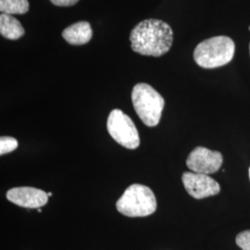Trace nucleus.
<instances>
[{
    "mask_svg": "<svg viewBox=\"0 0 250 250\" xmlns=\"http://www.w3.org/2000/svg\"><path fill=\"white\" fill-rule=\"evenodd\" d=\"M51 3L59 7H70L75 5L79 0H50Z\"/></svg>",
    "mask_w": 250,
    "mask_h": 250,
    "instance_id": "14",
    "label": "nucleus"
},
{
    "mask_svg": "<svg viewBox=\"0 0 250 250\" xmlns=\"http://www.w3.org/2000/svg\"><path fill=\"white\" fill-rule=\"evenodd\" d=\"M62 36L71 45H84L91 40L93 31L89 22L79 21L67 27L62 32Z\"/></svg>",
    "mask_w": 250,
    "mask_h": 250,
    "instance_id": "9",
    "label": "nucleus"
},
{
    "mask_svg": "<svg viewBox=\"0 0 250 250\" xmlns=\"http://www.w3.org/2000/svg\"><path fill=\"white\" fill-rule=\"evenodd\" d=\"M37 210H38V212H42V209H41V208H38Z\"/></svg>",
    "mask_w": 250,
    "mask_h": 250,
    "instance_id": "16",
    "label": "nucleus"
},
{
    "mask_svg": "<svg viewBox=\"0 0 250 250\" xmlns=\"http://www.w3.org/2000/svg\"><path fill=\"white\" fill-rule=\"evenodd\" d=\"M117 210L127 217H146L157 209V200L151 189L134 184L125 191L116 203Z\"/></svg>",
    "mask_w": 250,
    "mask_h": 250,
    "instance_id": "4",
    "label": "nucleus"
},
{
    "mask_svg": "<svg viewBox=\"0 0 250 250\" xmlns=\"http://www.w3.org/2000/svg\"><path fill=\"white\" fill-rule=\"evenodd\" d=\"M47 195H48V197H52V193L51 192H49Z\"/></svg>",
    "mask_w": 250,
    "mask_h": 250,
    "instance_id": "15",
    "label": "nucleus"
},
{
    "mask_svg": "<svg viewBox=\"0 0 250 250\" xmlns=\"http://www.w3.org/2000/svg\"><path fill=\"white\" fill-rule=\"evenodd\" d=\"M0 10L5 14H24L29 10L28 0H0Z\"/></svg>",
    "mask_w": 250,
    "mask_h": 250,
    "instance_id": "11",
    "label": "nucleus"
},
{
    "mask_svg": "<svg viewBox=\"0 0 250 250\" xmlns=\"http://www.w3.org/2000/svg\"><path fill=\"white\" fill-rule=\"evenodd\" d=\"M249 174H250V170H249Z\"/></svg>",
    "mask_w": 250,
    "mask_h": 250,
    "instance_id": "17",
    "label": "nucleus"
},
{
    "mask_svg": "<svg viewBox=\"0 0 250 250\" xmlns=\"http://www.w3.org/2000/svg\"><path fill=\"white\" fill-rule=\"evenodd\" d=\"M235 242L242 250H250V230L244 231L237 234Z\"/></svg>",
    "mask_w": 250,
    "mask_h": 250,
    "instance_id": "13",
    "label": "nucleus"
},
{
    "mask_svg": "<svg viewBox=\"0 0 250 250\" xmlns=\"http://www.w3.org/2000/svg\"><path fill=\"white\" fill-rule=\"evenodd\" d=\"M132 102L136 114L145 125L148 127L159 125L165 101L151 85L145 83L135 84L132 91Z\"/></svg>",
    "mask_w": 250,
    "mask_h": 250,
    "instance_id": "3",
    "label": "nucleus"
},
{
    "mask_svg": "<svg viewBox=\"0 0 250 250\" xmlns=\"http://www.w3.org/2000/svg\"><path fill=\"white\" fill-rule=\"evenodd\" d=\"M223 155L203 146H197L191 152L187 160L188 169L193 172L212 174L220 170L223 164Z\"/></svg>",
    "mask_w": 250,
    "mask_h": 250,
    "instance_id": "6",
    "label": "nucleus"
},
{
    "mask_svg": "<svg viewBox=\"0 0 250 250\" xmlns=\"http://www.w3.org/2000/svg\"><path fill=\"white\" fill-rule=\"evenodd\" d=\"M182 181L188 194L196 199L216 196L221 191L220 185L214 179L203 173L193 171L185 172L182 176Z\"/></svg>",
    "mask_w": 250,
    "mask_h": 250,
    "instance_id": "7",
    "label": "nucleus"
},
{
    "mask_svg": "<svg viewBox=\"0 0 250 250\" xmlns=\"http://www.w3.org/2000/svg\"><path fill=\"white\" fill-rule=\"evenodd\" d=\"M235 45L227 36H215L197 45L194 60L198 66L214 69L230 62L234 56Z\"/></svg>",
    "mask_w": 250,
    "mask_h": 250,
    "instance_id": "2",
    "label": "nucleus"
},
{
    "mask_svg": "<svg viewBox=\"0 0 250 250\" xmlns=\"http://www.w3.org/2000/svg\"><path fill=\"white\" fill-rule=\"evenodd\" d=\"M0 34L7 39L17 40L24 36L25 31L17 19L2 13L0 15Z\"/></svg>",
    "mask_w": 250,
    "mask_h": 250,
    "instance_id": "10",
    "label": "nucleus"
},
{
    "mask_svg": "<svg viewBox=\"0 0 250 250\" xmlns=\"http://www.w3.org/2000/svg\"><path fill=\"white\" fill-rule=\"evenodd\" d=\"M107 132L117 143L128 149H135L140 145L138 131L134 122L121 109H113L107 117Z\"/></svg>",
    "mask_w": 250,
    "mask_h": 250,
    "instance_id": "5",
    "label": "nucleus"
},
{
    "mask_svg": "<svg viewBox=\"0 0 250 250\" xmlns=\"http://www.w3.org/2000/svg\"><path fill=\"white\" fill-rule=\"evenodd\" d=\"M17 139L10 136H1L0 138V155L3 156L14 151L18 147Z\"/></svg>",
    "mask_w": 250,
    "mask_h": 250,
    "instance_id": "12",
    "label": "nucleus"
},
{
    "mask_svg": "<svg viewBox=\"0 0 250 250\" xmlns=\"http://www.w3.org/2000/svg\"><path fill=\"white\" fill-rule=\"evenodd\" d=\"M132 49L144 56L160 57L170 50L173 32L170 25L160 20H145L130 34Z\"/></svg>",
    "mask_w": 250,
    "mask_h": 250,
    "instance_id": "1",
    "label": "nucleus"
},
{
    "mask_svg": "<svg viewBox=\"0 0 250 250\" xmlns=\"http://www.w3.org/2000/svg\"><path fill=\"white\" fill-rule=\"evenodd\" d=\"M7 198L11 203L27 208H39L48 201L45 191L35 188H11L7 192Z\"/></svg>",
    "mask_w": 250,
    "mask_h": 250,
    "instance_id": "8",
    "label": "nucleus"
},
{
    "mask_svg": "<svg viewBox=\"0 0 250 250\" xmlns=\"http://www.w3.org/2000/svg\"></svg>",
    "mask_w": 250,
    "mask_h": 250,
    "instance_id": "19",
    "label": "nucleus"
},
{
    "mask_svg": "<svg viewBox=\"0 0 250 250\" xmlns=\"http://www.w3.org/2000/svg\"></svg>",
    "mask_w": 250,
    "mask_h": 250,
    "instance_id": "18",
    "label": "nucleus"
}]
</instances>
